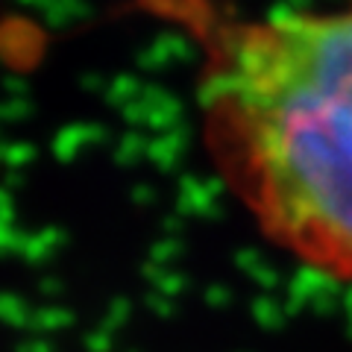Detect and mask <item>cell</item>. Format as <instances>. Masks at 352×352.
Returning a JSON list of instances; mask_svg holds the SVG:
<instances>
[{"label": "cell", "mask_w": 352, "mask_h": 352, "mask_svg": "<svg viewBox=\"0 0 352 352\" xmlns=\"http://www.w3.org/2000/svg\"><path fill=\"white\" fill-rule=\"evenodd\" d=\"M138 3L194 41L200 135L226 191L276 250L352 288V0Z\"/></svg>", "instance_id": "obj_1"}]
</instances>
